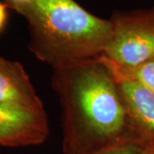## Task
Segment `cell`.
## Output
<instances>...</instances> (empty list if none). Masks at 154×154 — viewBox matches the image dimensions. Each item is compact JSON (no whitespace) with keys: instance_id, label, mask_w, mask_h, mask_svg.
<instances>
[{"instance_id":"1","label":"cell","mask_w":154,"mask_h":154,"mask_svg":"<svg viewBox=\"0 0 154 154\" xmlns=\"http://www.w3.org/2000/svg\"><path fill=\"white\" fill-rule=\"evenodd\" d=\"M29 22L31 47L41 58L78 60L105 51L113 22L85 11L74 0H30L10 5Z\"/></svg>"},{"instance_id":"2","label":"cell","mask_w":154,"mask_h":154,"mask_svg":"<svg viewBox=\"0 0 154 154\" xmlns=\"http://www.w3.org/2000/svg\"><path fill=\"white\" fill-rule=\"evenodd\" d=\"M75 76L72 102L84 126L64 143L67 153H89L131 137L124 134L127 110L105 67L86 65Z\"/></svg>"},{"instance_id":"3","label":"cell","mask_w":154,"mask_h":154,"mask_svg":"<svg viewBox=\"0 0 154 154\" xmlns=\"http://www.w3.org/2000/svg\"><path fill=\"white\" fill-rule=\"evenodd\" d=\"M104 54L116 63L134 67L154 58V9L116 18Z\"/></svg>"},{"instance_id":"4","label":"cell","mask_w":154,"mask_h":154,"mask_svg":"<svg viewBox=\"0 0 154 154\" xmlns=\"http://www.w3.org/2000/svg\"><path fill=\"white\" fill-rule=\"evenodd\" d=\"M47 133L43 110L0 102V146L38 145L44 141Z\"/></svg>"},{"instance_id":"5","label":"cell","mask_w":154,"mask_h":154,"mask_svg":"<svg viewBox=\"0 0 154 154\" xmlns=\"http://www.w3.org/2000/svg\"><path fill=\"white\" fill-rule=\"evenodd\" d=\"M127 113L134 126V135L144 144L154 145V92L139 83L117 80Z\"/></svg>"},{"instance_id":"6","label":"cell","mask_w":154,"mask_h":154,"mask_svg":"<svg viewBox=\"0 0 154 154\" xmlns=\"http://www.w3.org/2000/svg\"><path fill=\"white\" fill-rule=\"evenodd\" d=\"M0 102L42 110L29 79L18 63L0 57Z\"/></svg>"},{"instance_id":"7","label":"cell","mask_w":154,"mask_h":154,"mask_svg":"<svg viewBox=\"0 0 154 154\" xmlns=\"http://www.w3.org/2000/svg\"><path fill=\"white\" fill-rule=\"evenodd\" d=\"M99 63L105 67L114 81H132L154 92V58L134 67L121 66L105 56L99 58Z\"/></svg>"},{"instance_id":"8","label":"cell","mask_w":154,"mask_h":154,"mask_svg":"<svg viewBox=\"0 0 154 154\" xmlns=\"http://www.w3.org/2000/svg\"><path fill=\"white\" fill-rule=\"evenodd\" d=\"M145 144L134 136L87 154H140Z\"/></svg>"},{"instance_id":"9","label":"cell","mask_w":154,"mask_h":154,"mask_svg":"<svg viewBox=\"0 0 154 154\" xmlns=\"http://www.w3.org/2000/svg\"><path fill=\"white\" fill-rule=\"evenodd\" d=\"M7 5L0 3V30L4 27V24L6 21V17H7Z\"/></svg>"},{"instance_id":"10","label":"cell","mask_w":154,"mask_h":154,"mask_svg":"<svg viewBox=\"0 0 154 154\" xmlns=\"http://www.w3.org/2000/svg\"><path fill=\"white\" fill-rule=\"evenodd\" d=\"M140 154H154V145L152 144H145Z\"/></svg>"},{"instance_id":"11","label":"cell","mask_w":154,"mask_h":154,"mask_svg":"<svg viewBox=\"0 0 154 154\" xmlns=\"http://www.w3.org/2000/svg\"><path fill=\"white\" fill-rule=\"evenodd\" d=\"M30 0H8L9 5H15V4H22V3H26Z\"/></svg>"}]
</instances>
